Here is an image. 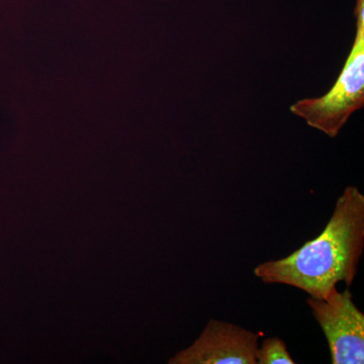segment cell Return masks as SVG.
Listing matches in <instances>:
<instances>
[{"instance_id":"cell-1","label":"cell","mask_w":364,"mask_h":364,"mask_svg":"<svg viewBox=\"0 0 364 364\" xmlns=\"http://www.w3.org/2000/svg\"><path fill=\"white\" fill-rule=\"evenodd\" d=\"M364 250V196L347 186L317 238L279 260L260 263L254 274L267 284L296 287L322 299L339 282L350 287Z\"/></svg>"},{"instance_id":"cell-2","label":"cell","mask_w":364,"mask_h":364,"mask_svg":"<svg viewBox=\"0 0 364 364\" xmlns=\"http://www.w3.org/2000/svg\"><path fill=\"white\" fill-rule=\"evenodd\" d=\"M354 14L355 39L336 82L323 97L301 100L291 107L294 116L331 138L364 107V0H356Z\"/></svg>"},{"instance_id":"cell-3","label":"cell","mask_w":364,"mask_h":364,"mask_svg":"<svg viewBox=\"0 0 364 364\" xmlns=\"http://www.w3.org/2000/svg\"><path fill=\"white\" fill-rule=\"evenodd\" d=\"M310 306L329 346L333 364L364 363V315L349 287L332 289L324 298L309 296Z\"/></svg>"},{"instance_id":"cell-4","label":"cell","mask_w":364,"mask_h":364,"mask_svg":"<svg viewBox=\"0 0 364 364\" xmlns=\"http://www.w3.org/2000/svg\"><path fill=\"white\" fill-rule=\"evenodd\" d=\"M260 334L234 323L212 318L202 334L170 363L176 364H257Z\"/></svg>"},{"instance_id":"cell-5","label":"cell","mask_w":364,"mask_h":364,"mask_svg":"<svg viewBox=\"0 0 364 364\" xmlns=\"http://www.w3.org/2000/svg\"><path fill=\"white\" fill-rule=\"evenodd\" d=\"M257 364H294L286 342L279 337H269L258 346L256 351Z\"/></svg>"}]
</instances>
